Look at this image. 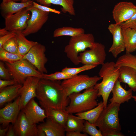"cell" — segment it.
<instances>
[{"label": "cell", "mask_w": 136, "mask_h": 136, "mask_svg": "<svg viewBox=\"0 0 136 136\" xmlns=\"http://www.w3.org/2000/svg\"><path fill=\"white\" fill-rule=\"evenodd\" d=\"M5 64L12 78L18 84H22L29 77L42 78V74L26 59H23L12 63Z\"/></svg>", "instance_id": "cell-6"}, {"label": "cell", "mask_w": 136, "mask_h": 136, "mask_svg": "<svg viewBox=\"0 0 136 136\" xmlns=\"http://www.w3.org/2000/svg\"><path fill=\"white\" fill-rule=\"evenodd\" d=\"M15 32H10L5 35L0 37V48L5 42L12 37H15Z\"/></svg>", "instance_id": "cell-40"}, {"label": "cell", "mask_w": 136, "mask_h": 136, "mask_svg": "<svg viewBox=\"0 0 136 136\" xmlns=\"http://www.w3.org/2000/svg\"><path fill=\"white\" fill-rule=\"evenodd\" d=\"M45 109L47 118L54 120L64 127L69 114L66 110H58L51 108Z\"/></svg>", "instance_id": "cell-28"}, {"label": "cell", "mask_w": 136, "mask_h": 136, "mask_svg": "<svg viewBox=\"0 0 136 136\" xmlns=\"http://www.w3.org/2000/svg\"><path fill=\"white\" fill-rule=\"evenodd\" d=\"M9 125H8L4 128H0V136H6L8 129Z\"/></svg>", "instance_id": "cell-44"}, {"label": "cell", "mask_w": 136, "mask_h": 136, "mask_svg": "<svg viewBox=\"0 0 136 136\" xmlns=\"http://www.w3.org/2000/svg\"><path fill=\"white\" fill-rule=\"evenodd\" d=\"M66 136H88V134L85 133H82L78 131H71L66 132Z\"/></svg>", "instance_id": "cell-41"}, {"label": "cell", "mask_w": 136, "mask_h": 136, "mask_svg": "<svg viewBox=\"0 0 136 136\" xmlns=\"http://www.w3.org/2000/svg\"><path fill=\"white\" fill-rule=\"evenodd\" d=\"M13 127L16 136H38L37 125L31 122L22 111L13 124Z\"/></svg>", "instance_id": "cell-12"}, {"label": "cell", "mask_w": 136, "mask_h": 136, "mask_svg": "<svg viewBox=\"0 0 136 136\" xmlns=\"http://www.w3.org/2000/svg\"><path fill=\"white\" fill-rule=\"evenodd\" d=\"M46 51L45 46L38 43L23 56V59L27 60L41 73H46L48 71L45 65L48 59L45 53Z\"/></svg>", "instance_id": "cell-10"}, {"label": "cell", "mask_w": 136, "mask_h": 136, "mask_svg": "<svg viewBox=\"0 0 136 136\" xmlns=\"http://www.w3.org/2000/svg\"><path fill=\"white\" fill-rule=\"evenodd\" d=\"M20 100L19 95L13 102L0 109V123L3 126H7L10 123L13 124L15 122L21 110Z\"/></svg>", "instance_id": "cell-16"}, {"label": "cell", "mask_w": 136, "mask_h": 136, "mask_svg": "<svg viewBox=\"0 0 136 136\" xmlns=\"http://www.w3.org/2000/svg\"><path fill=\"white\" fill-rule=\"evenodd\" d=\"M23 56L8 52L2 47L0 48V60L3 62L12 63L23 59Z\"/></svg>", "instance_id": "cell-31"}, {"label": "cell", "mask_w": 136, "mask_h": 136, "mask_svg": "<svg viewBox=\"0 0 136 136\" xmlns=\"http://www.w3.org/2000/svg\"><path fill=\"white\" fill-rule=\"evenodd\" d=\"M33 6L34 7L43 11L49 12H52L58 14H60L61 13L60 11L55 9H52L49 7L41 5L34 1L33 2Z\"/></svg>", "instance_id": "cell-38"}, {"label": "cell", "mask_w": 136, "mask_h": 136, "mask_svg": "<svg viewBox=\"0 0 136 136\" xmlns=\"http://www.w3.org/2000/svg\"><path fill=\"white\" fill-rule=\"evenodd\" d=\"M136 13V6L131 2H121L116 4L112 11L115 23L119 24L128 20Z\"/></svg>", "instance_id": "cell-14"}, {"label": "cell", "mask_w": 136, "mask_h": 136, "mask_svg": "<svg viewBox=\"0 0 136 136\" xmlns=\"http://www.w3.org/2000/svg\"><path fill=\"white\" fill-rule=\"evenodd\" d=\"M34 99L30 100L21 111L24 112L31 122L37 124L44 122L47 117L45 109L40 106Z\"/></svg>", "instance_id": "cell-17"}, {"label": "cell", "mask_w": 136, "mask_h": 136, "mask_svg": "<svg viewBox=\"0 0 136 136\" xmlns=\"http://www.w3.org/2000/svg\"><path fill=\"white\" fill-rule=\"evenodd\" d=\"M125 66L131 67L136 69V55L126 53L119 57L115 63V66L120 67ZM132 97L136 103V96H132Z\"/></svg>", "instance_id": "cell-29"}, {"label": "cell", "mask_w": 136, "mask_h": 136, "mask_svg": "<svg viewBox=\"0 0 136 136\" xmlns=\"http://www.w3.org/2000/svg\"><path fill=\"white\" fill-rule=\"evenodd\" d=\"M89 49L79 53L78 58L80 63L97 66L105 63L106 55L104 45L95 42Z\"/></svg>", "instance_id": "cell-8"}, {"label": "cell", "mask_w": 136, "mask_h": 136, "mask_svg": "<svg viewBox=\"0 0 136 136\" xmlns=\"http://www.w3.org/2000/svg\"><path fill=\"white\" fill-rule=\"evenodd\" d=\"M124 135L120 132L111 131L106 134L105 136H124Z\"/></svg>", "instance_id": "cell-43"}, {"label": "cell", "mask_w": 136, "mask_h": 136, "mask_svg": "<svg viewBox=\"0 0 136 136\" xmlns=\"http://www.w3.org/2000/svg\"><path fill=\"white\" fill-rule=\"evenodd\" d=\"M12 77L8 69L6 68L2 61L0 62V78L4 80L11 79Z\"/></svg>", "instance_id": "cell-36"}, {"label": "cell", "mask_w": 136, "mask_h": 136, "mask_svg": "<svg viewBox=\"0 0 136 136\" xmlns=\"http://www.w3.org/2000/svg\"><path fill=\"white\" fill-rule=\"evenodd\" d=\"M41 78L35 77H29L25 80L19 93L20 96L21 110L32 99L36 97V90Z\"/></svg>", "instance_id": "cell-13"}, {"label": "cell", "mask_w": 136, "mask_h": 136, "mask_svg": "<svg viewBox=\"0 0 136 136\" xmlns=\"http://www.w3.org/2000/svg\"><path fill=\"white\" fill-rule=\"evenodd\" d=\"M30 13L26 8L5 18V28L11 32L22 31L27 26L31 16Z\"/></svg>", "instance_id": "cell-11"}, {"label": "cell", "mask_w": 136, "mask_h": 136, "mask_svg": "<svg viewBox=\"0 0 136 136\" xmlns=\"http://www.w3.org/2000/svg\"><path fill=\"white\" fill-rule=\"evenodd\" d=\"M126 53H131L136 51V29L122 28Z\"/></svg>", "instance_id": "cell-24"}, {"label": "cell", "mask_w": 136, "mask_h": 136, "mask_svg": "<svg viewBox=\"0 0 136 136\" xmlns=\"http://www.w3.org/2000/svg\"><path fill=\"white\" fill-rule=\"evenodd\" d=\"M120 25L122 28H130L136 29V13L128 20Z\"/></svg>", "instance_id": "cell-37"}, {"label": "cell", "mask_w": 136, "mask_h": 136, "mask_svg": "<svg viewBox=\"0 0 136 136\" xmlns=\"http://www.w3.org/2000/svg\"><path fill=\"white\" fill-rule=\"evenodd\" d=\"M30 0H22L21 2H25L28 1Z\"/></svg>", "instance_id": "cell-47"}, {"label": "cell", "mask_w": 136, "mask_h": 136, "mask_svg": "<svg viewBox=\"0 0 136 136\" xmlns=\"http://www.w3.org/2000/svg\"><path fill=\"white\" fill-rule=\"evenodd\" d=\"M118 78L121 82L127 84L130 89L136 91V69L131 67L122 66L120 67Z\"/></svg>", "instance_id": "cell-21"}, {"label": "cell", "mask_w": 136, "mask_h": 136, "mask_svg": "<svg viewBox=\"0 0 136 136\" xmlns=\"http://www.w3.org/2000/svg\"><path fill=\"white\" fill-rule=\"evenodd\" d=\"M120 104H109L104 108L95 125L102 133L103 136L111 131L120 132L121 130L118 116Z\"/></svg>", "instance_id": "cell-4"}, {"label": "cell", "mask_w": 136, "mask_h": 136, "mask_svg": "<svg viewBox=\"0 0 136 136\" xmlns=\"http://www.w3.org/2000/svg\"><path fill=\"white\" fill-rule=\"evenodd\" d=\"M121 82L118 79L116 82L111 91L112 97L109 99L110 103L121 104L128 102L132 98V90L130 89L127 90L121 86Z\"/></svg>", "instance_id": "cell-20"}, {"label": "cell", "mask_w": 136, "mask_h": 136, "mask_svg": "<svg viewBox=\"0 0 136 136\" xmlns=\"http://www.w3.org/2000/svg\"><path fill=\"white\" fill-rule=\"evenodd\" d=\"M96 66L93 65L84 64L81 67H66L63 69L61 71L74 76L82 72L90 70Z\"/></svg>", "instance_id": "cell-32"}, {"label": "cell", "mask_w": 136, "mask_h": 136, "mask_svg": "<svg viewBox=\"0 0 136 136\" xmlns=\"http://www.w3.org/2000/svg\"><path fill=\"white\" fill-rule=\"evenodd\" d=\"M33 0L25 2L17 3L9 0L2 1L0 5L1 14L4 18L18 12L23 9L33 5Z\"/></svg>", "instance_id": "cell-18"}, {"label": "cell", "mask_w": 136, "mask_h": 136, "mask_svg": "<svg viewBox=\"0 0 136 136\" xmlns=\"http://www.w3.org/2000/svg\"><path fill=\"white\" fill-rule=\"evenodd\" d=\"M10 32L7 30L5 28H3L0 29V37L5 35Z\"/></svg>", "instance_id": "cell-45"}, {"label": "cell", "mask_w": 136, "mask_h": 136, "mask_svg": "<svg viewBox=\"0 0 136 136\" xmlns=\"http://www.w3.org/2000/svg\"><path fill=\"white\" fill-rule=\"evenodd\" d=\"M42 78L52 80H64L68 79L74 76L61 71V72H57L49 74L46 73H42Z\"/></svg>", "instance_id": "cell-33"}, {"label": "cell", "mask_w": 136, "mask_h": 136, "mask_svg": "<svg viewBox=\"0 0 136 136\" xmlns=\"http://www.w3.org/2000/svg\"><path fill=\"white\" fill-rule=\"evenodd\" d=\"M95 42L93 35L91 33L81 34L71 37L69 43L65 47L64 52L67 58L75 65L80 63L78 59L80 53L90 48Z\"/></svg>", "instance_id": "cell-5"}, {"label": "cell", "mask_w": 136, "mask_h": 136, "mask_svg": "<svg viewBox=\"0 0 136 136\" xmlns=\"http://www.w3.org/2000/svg\"><path fill=\"white\" fill-rule=\"evenodd\" d=\"M102 79V77L99 76L89 77L86 75H77L63 80L61 84L68 96L73 93L80 92L94 87L98 81Z\"/></svg>", "instance_id": "cell-7"}, {"label": "cell", "mask_w": 136, "mask_h": 136, "mask_svg": "<svg viewBox=\"0 0 136 136\" xmlns=\"http://www.w3.org/2000/svg\"><path fill=\"white\" fill-rule=\"evenodd\" d=\"M60 80L41 78L36 90V97L44 109L65 110L70 99L61 85Z\"/></svg>", "instance_id": "cell-1"}, {"label": "cell", "mask_w": 136, "mask_h": 136, "mask_svg": "<svg viewBox=\"0 0 136 136\" xmlns=\"http://www.w3.org/2000/svg\"><path fill=\"white\" fill-rule=\"evenodd\" d=\"M6 0H2V1H5Z\"/></svg>", "instance_id": "cell-48"}, {"label": "cell", "mask_w": 136, "mask_h": 136, "mask_svg": "<svg viewBox=\"0 0 136 136\" xmlns=\"http://www.w3.org/2000/svg\"><path fill=\"white\" fill-rule=\"evenodd\" d=\"M15 37L18 45V53L24 56L27 53L33 46L38 43L37 42L27 39L22 31H18L14 32Z\"/></svg>", "instance_id": "cell-26"}, {"label": "cell", "mask_w": 136, "mask_h": 136, "mask_svg": "<svg viewBox=\"0 0 136 136\" xmlns=\"http://www.w3.org/2000/svg\"><path fill=\"white\" fill-rule=\"evenodd\" d=\"M85 120L73 114H69L64 127L66 132L78 131L83 132Z\"/></svg>", "instance_id": "cell-27"}, {"label": "cell", "mask_w": 136, "mask_h": 136, "mask_svg": "<svg viewBox=\"0 0 136 136\" xmlns=\"http://www.w3.org/2000/svg\"><path fill=\"white\" fill-rule=\"evenodd\" d=\"M40 4L47 7L51 4L62 7L61 11L64 13H68L71 15H75L74 6V0H34Z\"/></svg>", "instance_id": "cell-22"}, {"label": "cell", "mask_w": 136, "mask_h": 136, "mask_svg": "<svg viewBox=\"0 0 136 136\" xmlns=\"http://www.w3.org/2000/svg\"><path fill=\"white\" fill-rule=\"evenodd\" d=\"M22 86V84H17L8 86L0 90V107L18 97L19 90Z\"/></svg>", "instance_id": "cell-23"}, {"label": "cell", "mask_w": 136, "mask_h": 136, "mask_svg": "<svg viewBox=\"0 0 136 136\" xmlns=\"http://www.w3.org/2000/svg\"><path fill=\"white\" fill-rule=\"evenodd\" d=\"M18 84L14 79L4 80L0 79V90L8 86Z\"/></svg>", "instance_id": "cell-39"}, {"label": "cell", "mask_w": 136, "mask_h": 136, "mask_svg": "<svg viewBox=\"0 0 136 136\" xmlns=\"http://www.w3.org/2000/svg\"><path fill=\"white\" fill-rule=\"evenodd\" d=\"M2 47L8 52L19 54L18 45L15 36L11 38L5 42Z\"/></svg>", "instance_id": "cell-34"}, {"label": "cell", "mask_w": 136, "mask_h": 136, "mask_svg": "<svg viewBox=\"0 0 136 136\" xmlns=\"http://www.w3.org/2000/svg\"><path fill=\"white\" fill-rule=\"evenodd\" d=\"M31 13L26 28L22 31L25 36L37 32L48 20L49 12H44L34 7L33 5L27 8Z\"/></svg>", "instance_id": "cell-9"}, {"label": "cell", "mask_w": 136, "mask_h": 136, "mask_svg": "<svg viewBox=\"0 0 136 136\" xmlns=\"http://www.w3.org/2000/svg\"><path fill=\"white\" fill-rule=\"evenodd\" d=\"M37 127L44 132L46 136L65 135L64 127L49 118H47L45 121L40 124Z\"/></svg>", "instance_id": "cell-19"}, {"label": "cell", "mask_w": 136, "mask_h": 136, "mask_svg": "<svg viewBox=\"0 0 136 136\" xmlns=\"http://www.w3.org/2000/svg\"><path fill=\"white\" fill-rule=\"evenodd\" d=\"M6 136H16L15 132L13 127V125H9V128Z\"/></svg>", "instance_id": "cell-42"}, {"label": "cell", "mask_w": 136, "mask_h": 136, "mask_svg": "<svg viewBox=\"0 0 136 136\" xmlns=\"http://www.w3.org/2000/svg\"><path fill=\"white\" fill-rule=\"evenodd\" d=\"M122 29L120 25L116 23L110 24L108 27V29L112 34L113 38L112 44L108 51L115 58L125 50Z\"/></svg>", "instance_id": "cell-15"}, {"label": "cell", "mask_w": 136, "mask_h": 136, "mask_svg": "<svg viewBox=\"0 0 136 136\" xmlns=\"http://www.w3.org/2000/svg\"><path fill=\"white\" fill-rule=\"evenodd\" d=\"M104 108L103 101L98 103L95 108L84 112L76 114L80 119L88 121L89 122L95 124L100 114Z\"/></svg>", "instance_id": "cell-25"}, {"label": "cell", "mask_w": 136, "mask_h": 136, "mask_svg": "<svg viewBox=\"0 0 136 136\" xmlns=\"http://www.w3.org/2000/svg\"><path fill=\"white\" fill-rule=\"evenodd\" d=\"M85 32L84 29L82 28L63 27L55 29L53 33V36L54 37L63 36L73 37L81 34L84 33Z\"/></svg>", "instance_id": "cell-30"}, {"label": "cell", "mask_w": 136, "mask_h": 136, "mask_svg": "<svg viewBox=\"0 0 136 136\" xmlns=\"http://www.w3.org/2000/svg\"><path fill=\"white\" fill-rule=\"evenodd\" d=\"M98 91L92 87L85 90L83 92H74L68 96L70 102L66 109L69 114L80 113L96 107Z\"/></svg>", "instance_id": "cell-3"}, {"label": "cell", "mask_w": 136, "mask_h": 136, "mask_svg": "<svg viewBox=\"0 0 136 136\" xmlns=\"http://www.w3.org/2000/svg\"><path fill=\"white\" fill-rule=\"evenodd\" d=\"M83 132L91 136H103L102 132L96 128L95 124L91 123L85 120Z\"/></svg>", "instance_id": "cell-35"}, {"label": "cell", "mask_w": 136, "mask_h": 136, "mask_svg": "<svg viewBox=\"0 0 136 136\" xmlns=\"http://www.w3.org/2000/svg\"><path fill=\"white\" fill-rule=\"evenodd\" d=\"M9 0L12 1H14L17 2H19V1H21V2L22 0Z\"/></svg>", "instance_id": "cell-46"}, {"label": "cell", "mask_w": 136, "mask_h": 136, "mask_svg": "<svg viewBox=\"0 0 136 136\" xmlns=\"http://www.w3.org/2000/svg\"><path fill=\"white\" fill-rule=\"evenodd\" d=\"M120 67L115 66V63L112 61L104 63L98 73L102 80L97 83L94 88L98 91V97L101 96L104 108L107 106L108 99L110 93L119 75Z\"/></svg>", "instance_id": "cell-2"}]
</instances>
